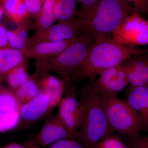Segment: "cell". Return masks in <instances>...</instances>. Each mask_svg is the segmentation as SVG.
Listing matches in <instances>:
<instances>
[{
	"label": "cell",
	"mask_w": 148,
	"mask_h": 148,
	"mask_svg": "<svg viewBox=\"0 0 148 148\" xmlns=\"http://www.w3.org/2000/svg\"><path fill=\"white\" fill-rule=\"evenodd\" d=\"M148 49L125 44L110 36L95 41L90 47L83 64L70 81L78 82L99 75L106 69L120 65L133 56L141 55Z\"/></svg>",
	"instance_id": "cell-1"
},
{
	"label": "cell",
	"mask_w": 148,
	"mask_h": 148,
	"mask_svg": "<svg viewBox=\"0 0 148 148\" xmlns=\"http://www.w3.org/2000/svg\"><path fill=\"white\" fill-rule=\"evenodd\" d=\"M79 95L83 116L76 139L92 148L101 140L113 135L114 131L108 120L103 98L92 84L83 88Z\"/></svg>",
	"instance_id": "cell-2"
},
{
	"label": "cell",
	"mask_w": 148,
	"mask_h": 148,
	"mask_svg": "<svg viewBox=\"0 0 148 148\" xmlns=\"http://www.w3.org/2000/svg\"><path fill=\"white\" fill-rule=\"evenodd\" d=\"M95 42L90 34L84 33L72 44L58 55L50 58L35 59L38 77L54 72L66 84L83 64L90 47Z\"/></svg>",
	"instance_id": "cell-3"
},
{
	"label": "cell",
	"mask_w": 148,
	"mask_h": 148,
	"mask_svg": "<svg viewBox=\"0 0 148 148\" xmlns=\"http://www.w3.org/2000/svg\"><path fill=\"white\" fill-rule=\"evenodd\" d=\"M135 12L123 0H101L87 19L78 22L82 32L90 34L95 41L112 34Z\"/></svg>",
	"instance_id": "cell-4"
},
{
	"label": "cell",
	"mask_w": 148,
	"mask_h": 148,
	"mask_svg": "<svg viewBox=\"0 0 148 148\" xmlns=\"http://www.w3.org/2000/svg\"><path fill=\"white\" fill-rule=\"evenodd\" d=\"M108 120L114 131L127 138H136L145 130L137 112L125 101L116 95L101 94Z\"/></svg>",
	"instance_id": "cell-5"
},
{
	"label": "cell",
	"mask_w": 148,
	"mask_h": 148,
	"mask_svg": "<svg viewBox=\"0 0 148 148\" xmlns=\"http://www.w3.org/2000/svg\"><path fill=\"white\" fill-rule=\"evenodd\" d=\"M112 35L114 39L128 45H147L148 21L135 12L126 18Z\"/></svg>",
	"instance_id": "cell-6"
},
{
	"label": "cell",
	"mask_w": 148,
	"mask_h": 148,
	"mask_svg": "<svg viewBox=\"0 0 148 148\" xmlns=\"http://www.w3.org/2000/svg\"><path fill=\"white\" fill-rule=\"evenodd\" d=\"M84 33L77 18L70 21H58L47 29L36 31L27 40L26 46L44 42L67 40L77 38Z\"/></svg>",
	"instance_id": "cell-7"
},
{
	"label": "cell",
	"mask_w": 148,
	"mask_h": 148,
	"mask_svg": "<svg viewBox=\"0 0 148 148\" xmlns=\"http://www.w3.org/2000/svg\"><path fill=\"white\" fill-rule=\"evenodd\" d=\"M76 85L69 88L66 95L58 103V115L69 131L76 138L82 122L83 108L76 98Z\"/></svg>",
	"instance_id": "cell-8"
},
{
	"label": "cell",
	"mask_w": 148,
	"mask_h": 148,
	"mask_svg": "<svg viewBox=\"0 0 148 148\" xmlns=\"http://www.w3.org/2000/svg\"><path fill=\"white\" fill-rule=\"evenodd\" d=\"M55 107L49 96L41 92L36 97L20 106L18 110L20 125L22 128L32 126Z\"/></svg>",
	"instance_id": "cell-9"
},
{
	"label": "cell",
	"mask_w": 148,
	"mask_h": 148,
	"mask_svg": "<svg viewBox=\"0 0 148 148\" xmlns=\"http://www.w3.org/2000/svg\"><path fill=\"white\" fill-rule=\"evenodd\" d=\"M99 76L92 84L101 94L117 96L129 84L124 64L106 69Z\"/></svg>",
	"instance_id": "cell-10"
},
{
	"label": "cell",
	"mask_w": 148,
	"mask_h": 148,
	"mask_svg": "<svg viewBox=\"0 0 148 148\" xmlns=\"http://www.w3.org/2000/svg\"><path fill=\"white\" fill-rule=\"evenodd\" d=\"M66 138H75V137L57 114L51 115L47 118L36 136V141L40 145L46 147Z\"/></svg>",
	"instance_id": "cell-11"
},
{
	"label": "cell",
	"mask_w": 148,
	"mask_h": 148,
	"mask_svg": "<svg viewBox=\"0 0 148 148\" xmlns=\"http://www.w3.org/2000/svg\"><path fill=\"white\" fill-rule=\"evenodd\" d=\"M79 36L72 39L62 41L36 43L26 46L21 51L28 58L36 59L50 58L64 51Z\"/></svg>",
	"instance_id": "cell-12"
},
{
	"label": "cell",
	"mask_w": 148,
	"mask_h": 148,
	"mask_svg": "<svg viewBox=\"0 0 148 148\" xmlns=\"http://www.w3.org/2000/svg\"><path fill=\"white\" fill-rule=\"evenodd\" d=\"M38 83L41 92L49 96L55 106H58L65 92L66 83L49 73L38 77Z\"/></svg>",
	"instance_id": "cell-13"
},
{
	"label": "cell",
	"mask_w": 148,
	"mask_h": 148,
	"mask_svg": "<svg viewBox=\"0 0 148 148\" xmlns=\"http://www.w3.org/2000/svg\"><path fill=\"white\" fill-rule=\"evenodd\" d=\"M126 101L139 114L148 131V87L130 88Z\"/></svg>",
	"instance_id": "cell-14"
},
{
	"label": "cell",
	"mask_w": 148,
	"mask_h": 148,
	"mask_svg": "<svg viewBox=\"0 0 148 148\" xmlns=\"http://www.w3.org/2000/svg\"><path fill=\"white\" fill-rule=\"evenodd\" d=\"M28 58L21 51L12 47L0 49V81L2 82L9 72L27 61Z\"/></svg>",
	"instance_id": "cell-15"
},
{
	"label": "cell",
	"mask_w": 148,
	"mask_h": 148,
	"mask_svg": "<svg viewBox=\"0 0 148 148\" xmlns=\"http://www.w3.org/2000/svg\"><path fill=\"white\" fill-rule=\"evenodd\" d=\"M21 104L12 90L0 84V119L18 115Z\"/></svg>",
	"instance_id": "cell-16"
},
{
	"label": "cell",
	"mask_w": 148,
	"mask_h": 148,
	"mask_svg": "<svg viewBox=\"0 0 148 148\" xmlns=\"http://www.w3.org/2000/svg\"><path fill=\"white\" fill-rule=\"evenodd\" d=\"M60 0H45L39 14L31 26V29L36 31L47 29L55 21L54 8Z\"/></svg>",
	"instance_id": "cell-17"
},
{
	"label": "cell",
	"mask_w": 148,
	"mask_h": 148,
	"mask_svg": "<svg viewBox=\"0 0 148 148\" xmlns=\"http://www.w3.org/2000/svg\"><path fill=\"white\" fill-rule=\"evenodd\" d=\"M12 91L21 105L29 102L41 92L38 83V77L34 73L23 85Z\"/></svg>",
	"instance_id": "cell-18"
},
{
	"label": "cell",
	"mask_w": 148,
	"mask_h": 148,
	"mask_svg": "<svg viewBox=\"0 0 148 148\" xmlns=\"http://www.w3.org/2000/svg\"><path fill=\"white\" fill-rule=\"evenodd\" d=\"M28 60L12 69L5 77L8 84L12 90L23 85L30 79L31 75L28 72Z\"/></svg>",
	"instance_id": "cell-19"
},
{
	"label": "cell",
	"mask_w": 148,
	"mask_h": 148,
	"mask_svg": "<svg viewBox=\"0 0 148 148\" xmlns=\"http://www.w3.org/2000/svg\"><path fill=\"white\" fill-rule=\"evenodd\" d=\"M76 0H60L54 8L55 21H70L77 18Z\"/></svg>",
	"instance_id": "cell-20"
},
{
	"label": "cell",
	"mask_w": 148,
	"mask_h": 148,
	"mask_svg": "<svg viewBox=\"0 0 148 148\" xmlns=\"http://www.w3.org/2000/svg\"><path fill=\"white\" fill-rule=\"evenodd\" d=\"M92 148H132L128 141H124L121 137L114 134L104 138Z\"/></svg>",
	"instance_id": "cell-21"
},
{
	"label": "cell",
	"mask_w": 148,
	"mask_h": 148,
	"mask_svg": "<svg viewBox=\"0 0 148 148\" xmlns=\"http://www.w3.org/2000/svg\"><path fill=\"white\" fill-rule=\"evenodd\" d=\"M79 4L80 9L78 11L77 19L81 22L87 19L90 16L95 7L101 0H76Z\"/></svg>",
	"instance_id": "cell-22"
},
{
	"label": "cell",
	"mask_w": 148,
	"mask_h": 148,
	"mask_svg": "<svg viewBox=\"0 0 148 148\" xmlns=\"http://www.w3.org/2000/svg\"><path fill=\"white\" fill-rule=\"evenodd\" d=\"M138 56L137 58H130V61L138 75L148 84V58L144 59Z\"/></svg>",
	"instance_id": "cell-23"
},
{
	"label": "cell",
	"mask_w": 148,
	"mask_h": 148,
	"mask_svg": "<svg viewBox=\"0 0 148 148\" xmlns=\"http://www.w3.org/2000/svg\"><path fill=\"white\" fill-rule=\"evenodd\" d=\"M29 12L25 0H20L16 5L10 20L16 25L29 19Z\"/></svg>",
	"instance_id": "cell-24"
},
{
	"label": "cell",
	"mask_w": 148,
	"mask_h": 148,
	"mask_svg": "<svg viewBox=\"0 0 148 148\" xmlns=\"http://www.w3.org/2000/svg\"><path fill=\"white\" fill-rule=\"evenodd\" d=\"M47 148H91L79 140L74 138L61 139L49 146Z\"/></svg>",
	"instance_id": "cell-25"
},
{
	"label": "cell",
	"mask_w": 148,
	"mask_h": 148,
	"mask_svg": "<svg viewBox=\"0 0 148 148\" xmlns=\"http://www.w3.org/2000/svg\"><path fill=\"white\" fill-rule=\"evenodd\" d=\"M45 0H25L29 17L36 18L40 12Z\"/></svg>",
	"instance_id": "cell-26"
},
{
	"label": "cell",
	"mask_w": 148,
	"mask_h": 148,
	"mask_svg": "<svg viewBox=\"0 0 148 148\" xmlns=\"http://www.w3.org/2000/svg\"><path fill=\"white\" fill-rule=\"evenodd\" d=\"M7 36L9 44L11 47L21 51L26 47V43L17 36L14 30H7Z\"/></svg>",
	"instance_id": "cell-27"
},
{
	"label": "cell",
	"mask_w": 148,
	"mask_h": 148,
	"mask_svg": "<svg viewBox=\"0 0 148 148\" xmlns=\"http://www.w3.org/2000/svg\"><path fill=\"white\" fill-rule=\"evenodd\" d=\"M140 15L148 16V0H123Z\"/></svg>",
	"instance_id": "cell-28"
},
{
	"label": "cell",
	"mask_w": 148,
	"mask_h": 148,
	"mask_svg": "<svg viewBox=\"0 0 148 148\" xmlns=\"http://www.w3.org/2000/svg\"><path fill=\"white\" fill-rule=\"evenodd\" d=\"M127 138L132 148H148V136L139 135L136 138Z\"/></svg>",
	"instance_id": "cell-29"
},
{
	"label": "cell",
	"mask_w": 148,
	"mask_h": 148,
	"mask_svg": "<svg viewBox=\"0 0 148 148\" xmlns=\"http://www.w3.org/2000/svg\"><path fill=\"white\" fill-rule=\"evenodd\" d=\"M20 0H1L4 14L10 19L16 5Z\"/></svg>",
	"instance_id": "cell-30"
},
{
	"label": "cell",
	"mask_w": 148,
	"mask_h": 148,
	"mask_svg": "<svg viewBox=\"0 0 148 148\" xmlns=\"http://www.w3.org/2000/svg\"><path fill=\"white\" fill-rule=\"evenodd\" d=\"M5 27L0 23V49L3 48L11 47L9 44Z\"/></svg>",
	"instance_id": "cell-31"
},
{
	"label": "cell",
	"mask_w": 148,
	"mask_h": 148,
	"mask_svg": "<svg viewBox=\"0 0 148 148\" xmlns=\"http://www.w3.org/2000/svg\"><path fill=\"white\" fill-rule=\"evenodd\" d=\"M0 148H39L37 147H27L16 143H10Z\"/></svg>",
	"instance_id": "cell-32"
},
{
	"label": "cell",
	"mask_w": 148,
	"mask_h": 148,
	"mask_svg": "<svg viewBox=\"0 0 148 148\" xmlns=\"http://www.w3.org/2000/svg\"><path fill=\"white\" fill-rule=\"evenodd\" d=\"M4 14V10L3 8L1 0H0V22L2 18L3 15Z\"/></svg>",
	"instance_id": "cell-33"
},
{
	"label": "cell",
	"mask_w": 148,
	"mask_h": 148,
	"mask_svg": "<svg viewBox=\"0 0 148 148\" xmlns=\"http://www.w3.org/2000/svg\"><path fill=\"white\" fill-rule=\"evenodd\" d=\"M2 82L0 81V84H1V83Z\"/></svg>",
	"instance_id": "cell-34"
}]
</instances>
